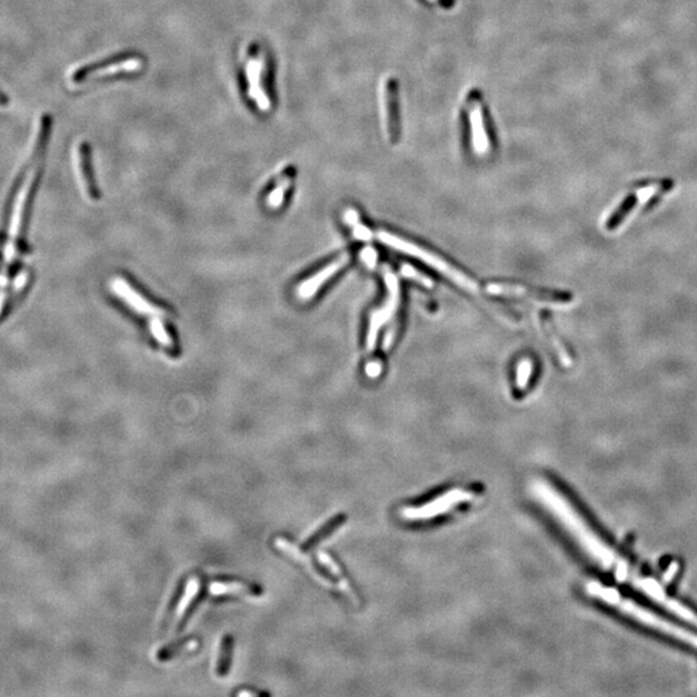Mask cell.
<instances>
[{
    "instance_id": "13",
    "label": "cell",
    "mask_w": 697,
    "mask_h": 697,
    "mask_svg": "<svg viewBox=\"0 0 697 697\" xmlns=\"http://www.w3.org/2000/svg\"><path fill=\"white\" fill-rule=\"evenodd\" d=\"M233 653H234V637L231 634H226L221 641L220 653L216 667V674L221 678L226 677L230 672L233 662Z\"/></svg>"
},
{
    "instance_id": "22",
    "label": "cell",
    "mask_w": 697,
    "mask_h": 697,
    "mask_svg": "<svg viewBox=\"0 0 697 697\" xmlns=\"http://www.w3.org/2000/svg\"><path fill=\"white\" fill-rule=\"evenodd\" d=\"M402 274L406 277V278H409V279H413V281H418L420 284H423L425 287L428 289H432V281L426 277L423 273L417 272L416 269H413L412 266L403 265L402 266Z\"/></svg>"
},
{
    "instance_id": "3",
    "label": "cell",
    "mask_w": 697,
    "mask_h": 697,
    "mask_svg": "<svg viewBox=\"0 0 697 697\" xmlns=\"http://www.w3.org/2000/svg\"><path fill=\"white\" fill-rule=\"evenodd\" d=\"M381 121L387 143L395 144L401 135L399 83L394 75H385L380 84Z\"/></svg>"
},
{
    "instance_id": "20",
    "label": "cell",
    "mask_w": 697,
    "mask_h": 697,
    "mask_svg": "<svg viewBox=\"0 0 697 697\" xmlns=\"http://www.w3.org/2000/svg\"><path fill=\"white\" fill-rule=\"evenodd\" d=\"M345 221L348 222V225L353 228L354 230V235L360 241H370L372 238L371 230L368 228H365L363 224L359 220V214L356 212V210H351L348 208L345 211Z\"/></svg>"
},
{
    "instance_id": "2",
    "label": "cell",
    "mask_w": 697,
    "mask_h": 697,
    "mask_svg": "<svg viewBox=\"0 0 697 697\" xmlns=\"http://www.w3.org/2000/svg\"><path fill=\"white\" fill-rule=\"evenodd\" d=\"M377 238L384 244L389 246V247H392V248H394L396 250H401L403 253L409 255L412 257L418 258L420 261H423L426 265L432 266V269H435L437 272H440L443 275H446L451 281H455L457 286H460L463 289H469V291H475L477 289V283L473 281L471 278L466 277L465 274L461 273L460 270H457L451 264H448L447 261H444L443 258H440V256L434 255V253L429 252V250L421 248L420 246H416V244L408 242V241H404L402 238H399L396 235L390 234V233L384 231V230L379 231Z\"/></svg>"
},
{
    "instance_id": "23",
    "label": "cell",
    "mask_w": 697,
    "mask_h": 697,
    "mask_svg": "<svg viewBox=\"0 0 697 697\" xmlns=\"http://www.w3.org/2000/svg\"><path fill=\"white\" fill-rule=\"evenodd\" d=\"M398 329H399V323H398V322H394L392 326L387 328V334H385V339H384V342H382V348H384V351H389L390 348L393 346L395 339H396V336H398Z\"/></svg>"
},
{
    "instance_id": "8",
    "label": "cell",
    "mask_w": 697,
    "mask_h": 697,
    "mask_svg": "<svg viewBox=\"0 0 697 697\" xmlns=\"http://www.w3.org/2000/svg\"><path fill=\"white\" fill-rule=\"evenodd\" d=\"M350 260H351V256L348 253H345L337 260H334V262H331L329 265L323 267L315 275H313L308 281H303L300 284V287L297 289L298 297L301 300H309L311 297H314L326 281H329L332 277H334L341 269L348 265Z\"/></svg>"
},
{
    "instance_id": "27",
    "label": "cell",
    "mask_w": 697,
    "mask_h": 697,
    "mask_svg": "<svg viewBox=\"0 0 697 697\" xmlns=\"http://www.w3.org/2000/svg\"><path fill=\"white\" fill-rule=\"evenodd\" d=\"M429 1H432V3H434V1H435V0H429Z\"/></svg>"
},
{
    "instance_id": "12",
    "label": "cell",
    "mask_w": 697,
    "mask_h": 697,
    "mask_svg": "<svg viewBox=\"0 0 697 697\" xmlns=\"http://www.w3.org/2000/svg\"><path fill=\"white\" fill-rule=\"evenodd\" d=\"M638 203V197L636 194H630L628 197L625 198L622 202V205H619L616 210H614V213L607 219L606 221V230L607 231H614L616 229L620 228L622 225L624 220L629 216L630 212L636 208V205Z\"/></svg>"
},
{
    "instance_id": "4",
    "label": "cell",
    "mask_w": 697,
    "mask_h": 697,
    "mask_svg": "<svg viewBox=\"0 0 697 697\" xmlns=\"http://www.w3.org/2000/svg\"><path fill=\"white\" fill-rule=\"evenodd\" d=\"M469 118L471 146L478 157H485L491 149V141L485 126V107L482 95L478 90H470L465 99Z\"/></svg>"
},
{
    "instance_id": "24",
    "label": "cell",
    "mask_w": 697,
    "mask_h": 697,
    "mask_svg": "<svg viewBox=\"0 0 697 697\" xmlns=\"http://www.w3.org/2000/svg\"><path fill=\"white\" fill-rule=\"evenodd\" d=\"M362 258L367 266H370L372 269L377 262V253L372 248H365V250H362Z\"/></svg>"
},
{
    "instance_id": "26",
    "label": "cell",
    "mask_w": 697,
    "mask_h": 697,
    "mask_svg": "<svg viewBox=\"0 0 697 697\" xmlns=\"http://www.w3.org/2000/svg\"><path fill=\"white\" fill-rule=\"evenodd\" d=\"M9 104V99H8L7 95H4L3 92L0 91V107H7Z\"/></svg>"
},
{
    "instance_id": "21",
    "label": "cell",
    "mask_w": 697,
    "mask_h": 697,
    "mask_svg": "<svg viewBox=\"0 0 697 697\" xmlns=\"http://www.w3.org/2000/svg\"><path fill=\"white\" fill-rule=\"evenodd\" d=\"M532 372H533V362L528 358L522 359L518 363V367H516V387L519 390H524L526 387H528Z\"/></svg>"
},
{
    "instance_id": "16",
    "label": "cell",
    "mask_w": 697,
    "mask_h": 697,
    "mask_svg": "<svg viewBox=\"0 0 697 697\" xmlns=\"http://www.w3.org/2000/svg\"><path fill=\"white\" fill-rule=\"evenodd\" d=\"M197 643V639L194 637H183L174 641L172 643H168L163 648H160L157 652V660L160 662H166L169 660L174 659L180 652L189 648L191 644Z\"/></svg>"
},
{
    "instance_id": "7",
    "label": "cell",
    "mask_w": 697,
    "mask_h": 697,
    "mask_svg": "<svg viewBox=\"0 0 697 697\" xmlns=\"http://www.w3.org/2000/svg\"><path fill=\"white\" fill-rule=\"evenodd\" d=\"M487 292L495 296H507V297H518L527 300L531 303H540V305H567L572 301V297L569 295H552V293H540V292H531L528 289H523L519 286H510V284H490L487 287Z\"/></svg>"
},
{
    "instance_id": "6",
    "label": "cell",
    "mask_w": 697,
    "mask_h": 697,
    "mask_svg": "<svg viewBox=\"0 0 697 697\" xmlns=\"http://www.w3.org/2000/svg\"><path fill=\"white\" fill-rule=\"evenodd\" d=\"M111 289L131 309H133L138 314L149 317L152 320L157 318L169 319V313L166 309L157 306L155 303L149 301L145 296L138 293L128 281L121 278H115L111 283Z\"/></svg>"
},
{
    "instance_id": "15",
    "label": "cell",
    "mask_w": 697,
    "mask_h": 697,
    "mask_svg": "<svg viewBox=\"0 0 697 697\" xmlns=\"http://www.w3.org/2000/svg\"><path fill=\"white\" fill-rule=\"evenodd\" d=\"M207 594H208V578L203 575V576H200V583H199L198 593L194 595V598L191 599L189 607L186 608L185 614L182 616L180 624L177 626V631H182V630L185 629V626L188 625V622L193 617V614H195V611L199 608V606L205 602V599L207 598Z\"/></svg>"
},
{
    "instance_id": "18",
    "label": "cell",
    "mask_w": 697,
    "mask_h": 697,
    "mask_svg": "<svg viewBox=\"0 0 697 697\" xmlns=\"http://www.w3.org/2000/svg\"><path fill=\"white\" fill-rule=\"evenodd\" d=\"M541 328L544 331V334H546V337L549 339V341L552 342V345L554 346V350L557 353V356L559 358L561 363L566 367H571L572 365V358L569 356V351L567 348H564V345L562 344L561 340L557 337V334L553 331V328L550 327L549 323H545V325H541Z\"/></svg>"
},
{
    "instance_id": "11",
    "label": "cell",
    "mask_w": 697,
    "mask_h": 697,
    "mask_svg": "<svg viewBox=\"0 0 697 697\" xmlns=\"http://www.w3.org/2000/svg\"><path fill=\"white\" fill-rule=\"evenodd\" d=\"M144 66V61L138 57H133V59H127V60L116 61V62H113V63H109V65H105L102 68H95L92 70L90 73H87L85 75L83 76V80H90V79H99V78H105V76L116 75V74H121V73H135V71H138L141 70Z\"/></svg>"
},
{
    "instance_id": "14",
    "label": "cell",
    "mask_w": 697,
    "mask_h": 697,
    "mask_svg": "<svg viewBox=\"0 0 697 697\" xmlns=\"http://www.w3.org/2000/svg\"><path fill=\"white\" fill-rule=\"evenodd\" d=\"M344 519H345L344 516H334V519H331L325 526H322L314 535H311L310 538L303 543V546H301L303 552H310L315 546L319 545L322 543V540L328 538L334 531L337 530L341 526Z\"/></svg>"
},
{
    "instance_id": "19",
    "label": "cell",
    "mask_w": 697,
    "mask_h": 697,
    "mask_svg": "<svg viewBox=\"0 0 697 697\" xmlns=\"http://www.w3.org/2000/svg\"><path fill=\"white\" fill-rule=\"evenodd\" d=\"M291 185H292V176L289 174V176L283 177L279 183L277 185V188L267 197V205L270 208H279L283 205V200H284V197L291 188Z\"/></svg>"
},
{
    "instance_id": "9",
    "label": "cell",
    "mask_w": 697,
    "mask_h": 697,
    "mask_svg": "<svg viewBox=\"0 0 697 697\" xmlns=\"http://www.w3.org/2000/svg\"><path fill=\"white\" fill-rule=\"evenodd\" d=\"M264 68H265V59L261 54V56H258L256 60L250 59L247 62L246 71H247V79H248V84H250L248 93H250V99L257 104L258 109L261 111H269L272 104H270V99L267 97V95L261 85V76L264 73Z\"/></svg>"
},
{
    "instance_id": "10",
    "label": "cell",
    "mask_w": 697,
    "mask_h": 697,
    "mask_svg": "<svg viewBox=\"0 0 697 697\" xmlns=\"http://www.w3.org/2000/svg\"><path fill=\"white\" fill-rule=\"evenodd\" d=\"M75 163L76 174L79 177L82 189L87 194V197L92 200H96L99 198V193H97V189L95 186L93 178H92L91 167H90V152L84 144L76 146Z\"/></svg>"
},
{
    "instance_id": "17",
    "label": "cell",
    "mask_w": 697,
    "mask_h": 697,
    "mask_svg": "<svg viewBox=\"0 0 697 697\" xmlns=\"http://www.w3.org/2000/svg\"><path fill=\"white\" fill-rule=\"evenodd\" d=\"M188 578H189L188 575L182 577L181 580H180L178 583H177V588H176V590H174V595L171 597L169 602H168L167 610H166V614H164V619H163V622H162V629L163 630L167 629L168 626H169V624H171L172 619H174V612H176L177 607L180 605L181 599L183 598V594H185V591H186V586H188Z\"/></svg>"
},
{
    "instance_id": "5",
    "label": "cell",
    "mask_w": 697,
    "mask_h": 697,
    "mask_svg": "<svg viewBox=\"0 0 697 697\" xmlns=\"http://www.w3.org/2000/svg\"><path fill=\"white\" fill-rule=\"evenodd\" d=\"M384 278H385V283H387L389 296H387V300L384 303V306L379 310L373 311L371 314L368 334H367V350L368 351H372L376 346L380 328L394 315L395 311L398 309V303H399V284H398V279H396L395 274L389 267H384Z\"/></svg>"
},
{
    "instance_id": "1",
    "label": "cell",
    "mask_w": 697,
    "mask_h": 697,
    "mask_svg": "<svg viewBox=\"0 0 697 697\" xmlns=\"http://www.w3.org/2000/svg\"><path fill=\"white\" fill-rule=\"evenodd\" d=\"M477 499V493L470 488H452L447 492L440 493L428 502L416 507H407L401 510V516L409 522H424L435 518L447 516L457 508L469 504Z\"/></svg>"
},
{
    "instance_id": "25",
    "label": "cell",
    "mask_w": 697,
    "mask_h": 697,
    "mask_svg": "<svg viewBox=\"0 0 697 697\" xmlns=\"http://www.w3.org/2000/svg\"><path fill=\"white\" fill-rule=\"evenodd\" d=\"M381 371H382V365H381L379 360H373V362H370V363L367 364V367H365V373H367L371 379H376V377H379Z\"/></svg>"
}]
</instances>
